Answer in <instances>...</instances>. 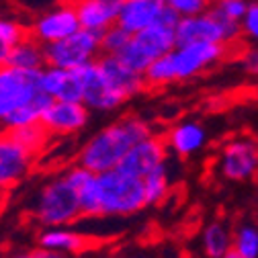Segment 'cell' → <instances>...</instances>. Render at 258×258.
I'll list each match as a JSON object with an SVG mask.
<instances>
[{
	"mask_svg": "<svg viewBox=\"0 0 258 258\" xmlns=\"http://www.w3.org/2000/svg\"><path fill=\"white\" fill-rule=\"evenodd\" d=\"M152 134V127L136 117H123L109 127L96 132L78 152V166L92 174H105L117 170L123 158L129 154L136 144L148 140Z\"/></svg>",
	"mask_w": 258,
	"mask_h": 258,
	"instance_id": "cell-1",
	"label": "cell"
},
{
	"mask_svg": "<svg viewBox=\"0 0 258 258\" xmlns=\"http://www.w3.org/2000/svg\"><path fill=\"white\" fill-rule=\"evenodd\" d=\"M31 217L43 230L47 228H66L82 217L78 188L66 172L45 180L31 203Z\"/></svg>",
	"mask_w": 258,
	"mask_h": 258,
	"instance_id": "cell-2",
	"label": "cell"
},
{
	"mask_svg": "<svg viewBox=\"0 0 258 258\" xmlns=\"http://www.w3.org/2000/svg\"><path fill=\"white\" fill-rule=\"evenodd\" d=\"M96 186H99L101 217H127L148 205L144 180L129 176L119 168L105 174H96Z\"/></svg>",
	"mask_w": 258,
	"mask_h": 258,
	"instance_id": "cell-3",
	"label": "cell"
},
{
	"mask_svg": "<svg viewBox=\"0 0 258 258\" xmlns=\"http://www.w3.org/2000/svg\"><path fill=\"white\" fill-rule=\"evenodd\" d=\"M101 53V35L92 33V31L80 29L72 37L57 41L53 45L45 47V61L51 68H61V70H78L82 66L96 61Z\"/></svg>",
	"mask_w": 258,
	"mask_h": 258,
	"instance_id": "cell-4",
	"label": "cell"
},
{
	"mask_svg": "<svg viewBox=\"0 0 258 258\" xmlns=\"http://www.w3.org/2000/svg\"><path fill=\"white\" fill-rule=\"evenodd\" d=\"M39 78L41 72H23L11 66L0 68V127L41 92Z\"/></svg>",
	"mask_w": 258,
	"mask_h": 258,
	"instance_id": "cell-5",
	"label": "cell"
},
{
	"mask_svg": "<svg viewBox=\"0 0 258 258\" xmlns=\"http://www.w3.org/2000/svg\"><path fill=\"white\" fill-rule=\"evenodd\" d=\"M27 29H29L31 39H35L37 43L47 47V45H53L57 41L72 37L82 27H80L74 3H66V5H57V7H51L39 13L33 19V23L27 25Z\"/></svg>",
	"mask_w": 258,
	"mask_h": 258,
	"instance_id": "cell-6",
	"label": "cell"
},
{
	"mask_svg": "<svg viewBox=\"0 0 258 258\" xmlns=\"http://www.w3.org/2000/svg\"><path fill=\"white\" fill-rule=\"evenodd\" d=\"M37 158L29 152L11 132L0 129V192L19 186L33 170Z\"/></svg>",
	"mask_w": 258,
	"mask_h": 258,
	"instance_id": "cell-7",
	"label": "cell"
},
{
	"mask_svg": "<svg viewBox=\"0 0 258 258\" xmlns=\"http://www.w3.org/2000/svg\"><path fill=\"white\" fill-rule=\"evenodd\" d=\"M221 176L242 182L256 174L258 170V144L248 138H236L223 148L219 158Z\"/></svg>",
	"mask_w": 258,
	"mask_h": 258,
	"instance_id": "cell-8",
	"label": "cell"
},
{
	"mask_svg": "<svg viewBox=\"0 0 258 258\" xmlns=\"http://www.w3.org/2000/svg\"><path fill=\"white\" fill-rule=\"evenodd\" d=\"M74 72L82 84V105L88 111H113L125 103L123 96H119L109 86V82L101 74L99 66H96V61L82 66Z\"/></svg>",
	"mask_w": 258,
	"mask_h": 258,
	"instance_id": "cell-9",
	"label": "cell"
},
{
	"mask_svg": "<svg viewBox=\"0 0 258 258\" xmlns=\"http://www.w3.org/2000/svg\"><path fill=\"white\" fill-rule=\"evenodd\" d=\"M90 111L82 103H61L51 101L41 117V127L49 138H66L74 136L86 127Z\"/></svg>",
	"mask_w": 258,
	"mask_h": 258,
	"instance_id": "cell-10",
	"label": "cell"
},
{
	"mask_svg": "<svg viewBox=\"0 0 258 258\" xmlns=\"http://www.w3.org/2000/svg\"><path fill=\"white\" fill-rule=\"evenodd\" d=\"M166 164V142L156 136L136 144L119 164V170L144 180L150 172Z\"/></svg>",
	"mask_w": 258,
	"mask_h": 258,
	"instance_id": "cell-11",
	"label": "cell"
},
{
	"mask_svg": "<svg viewBox=\"0 0 258 258\" xmlns=\"http://www.w3.org/2000/svg\"><path fill=\"white\" fill-rule=\"evenodd\" d=\"M225 53L223 45H211V43H197V45H184L176 47L170 53V61L176 74V80L192 78L219 61Z\"/></svg>",
	"mask_w": 258,
	"mask_h": 258,
	"instance_id": "cell-12",
	"label": "cell"
},
{
	"mask_svg": "<svg viewBox=\"0 0 258 258\" xmlns=\"http://www.w3.org/2000/svg\"><path fill=\"white\" fill-rule=\"evenodd\" d=\"M164 7L166 0H123L117 25L134 37L142 31L154 27Z\"/></svg>",
	"mask_w": 258,
	"mask_h": 258,
	"instance_id": "cell-13",
	"label": "cell"
},
{
	"mask_svg": "<svg viewBox=\"0 0 258 258\" xmlns=\"http://www.w3.org/2000/svg\"><path fill=\"white\" fill-rule=\"evenodd\" d=\"M74 7L80 27L84 31L103 35L107 29L117 25L123 0H82V3H74Z\"/></svg>",
	"mask_w": 258,
	"mask_h": 258,
	"instance_id": "cell-14",
	"label": "cell"
},
{
	"mask_svg": "<svg viewBox=\"0 0 258 258\" xmlns=\"http://www.w3.org/2000/svg\"><path fill=\"white\" fill-rule=\"evenodd\" d=\"M39 88L49 101L82 103V84H80L76 72L45 66L41 70Z\"/></svg>",
	"mask_w": 258,
	"mask_h": 258,
	"instance_id": "cell-15",
	"label": "cell"
},
{
	"mask_svg": "<svg viewBox=\"0 0 258 258\" xmlns=\"http://www.w3.org/2000/svg\"><path fill=\"white\" fill-rule=\"evenodd\" d=\"M96 66H99L101 74L105 76V80L109 82V86L123 99H132V96L140 94L146 88V80L142 74H136L134 70L125 68L121 59L115 55H101L96 59Z\"/></svg>",
	"mask_w": 258,
	"mask_h": 258,
	"instance_id": "cell-16",
	"label": "cell"
},
{
	"mask_svg": "<svg viewBox=\"0 0 258 258\" xmlns=\"http://www.w3.org/2000/svg\"><path fill=\"white\" fill-rule=\"evenodd\" d=\"M37 248L53 254H61V256H76L86 248H90V240L68 228H47L39 232Z\"/></svg>",
	"mask_w": 258,
	"mask_h": 258,
	"instance_id": "cell-17",
	"label": "cell"
},
{
	"mask_svg": "<svg viewBox=\"0 0 258 258\" xmlns=\"http://www.w3.org/2000/svg\"><path fill=\"white\" fill-rule=\"evenodd\" d=\"M207 142L205 127L197 121H182L176 123L166 138V148H170L178 156H190L199 152Z\"/></svg>",
	"mask_w": 258,
	"mask_h": 258,
	"instance_id": "cell-18",
	"label": "cell"
},
{
	"mask_svg": "<svg viewBox=\"0 0 258 258\" xmlns=\"http://www.w3.org/2000/svg\"><path fill=\"white\" fill-rule=\"evenodd\" d=\"M134 41L140 45V49L152 59H160L168 53H172L176 49V33L174 29H166V27H160V25H154L142 33L134 35Z\"/></svg>",
	"mask_w": 258,
	"mask_h": 258,
	"instance_id": "cell-19",
	"label": "cell"
},
{
	"mask_svg": "<svg viewBox=\"0 0 258 258\" xmlns=\"http://www.w3.org/2000/svg\"><path fill=\"white\" fill-rule=\"evenodd\" d=\"M7 66L23 70V72H41L47 66V61H45V47L27 35L13 49Z\"/></svg>",
	"mask_w": 258,
	"mask_h": 258,
	"instance_id": "cell-20",
	"label": "cell"
},
{
	"mask_svg": "<svg viewBox=\"0 0 258 258\" xmlns=\"http://www.w3.org/2000/svg\"><path fill=\"white\" fill-rule=\"evenodd\" d=\"M49 105H51V101L47 99L43 92H39L29 105H25L15 115H11L0 129H3V132H19V129H25V127L39 125L41 123V117H43V113H45V109Z\"/></svg>",
	"mask_w": 258,
	"mask_h": 258,
	"instance_id": "cell-21",
	"label": "cell"
},
{
	"mask_svg": "<svg viewBox=\"0 0 258 258\" xmlns=\"http://www.w3.org/2000/svg\"><path fill=\"white\" fill-rule=\"evenodd\" d=\"M232 248H234V236L225 223L213 221L203 230V252L209 258H223Z\"/></svg>",
	"mask_w": 258,
	"mask_h": 258,
	"instance_id": "cell-22",
	"label": "cell"
},
{
	"mask_svg": "<svg viewBox=\"0 0 258 258\" xmlns=\"http://www.w3.org/2000/svg\"><path fill=\"white\" fill-rule=\"evenodd\" d=\"M29 35L27 25H23L19 19L3 17L0 15V68L7 66L13 49Z\"/></svg>",
	"mask_w": 258,
	"mask_h": 258,
	"instance_id": "cell-23",
	"label": "cell"
},
{
	"mask_svg": "<svg viewBox=\"0 0 258 258\" xmlns=\"http://www.w3.org/2000/svg\"><path fill=\"white\" fill-rule=\"evenodd\" d=\"M168 170H166V164L156 168L154 172H150L146 178H144V192H146V203L148 205H158L162 203L164 197L168 195Z\"/></svg>",
	"mask_w": 258,
	"mask_h": 258,
	"instance_id": "cell-24",
	"label": "cell"
},
{
	"mask_svg": "<svg viewBox=\"0 0 258 258\" xmlns=\"http://www.w3.org/2000/svg\"><path fill=\"white\" fill-rule=\"evenodd\" d=\"M144 80H146V86H164V84L174 82L176 74H174L172 61H170V53L152 61L150 68L144 72Z\"/></svg>",
	"mask_w": 258,
	"mask_h": 258,
	"instance_id": "cell-25",
	"label": "cell"
},
{
	"mask_svg": "<svg viewBox=\"0 0 258 258\" xmlns=\"http://www.w3.org/2000/svg\"><path fill=\"white\" fill-rule=\"evenodd\" d=\"M19 144H23L29 152H33L35 156H41V152L45 150L47 142H49V136L47 132L39 125H33V127H25V129H19V132H11Z\"/></svg>",
	"mask_w": 258,
	"mask_h": 258,
	"instance_id": "cell-26",
	"label": "cell"
},
{
	"mask_svg": "<svg viewBox=\"0 0 258 258\" xmlns=\"http://www.w3.org/2000/svg\"><path fill=\"white\" fill-rule=\"evenodd\" d=\"M234 250L242 258H258V228L240 225L234 234Z\"/></svg>",
	"mask_w": 258,
	"mask_h": 258,
	"instance_id": "cell-27",
	"label": "cell"
},
{
	"mask_svg": "<svg viewBox=\"0 0 258 258\" xmlns=\"http://www.w3.org/2000/svg\"><path fill=\"white\" fill-rule=\"evenodd\" d=\"M129 41H132V35H129L127 31H123L119 25H115V27L107 29L105 33L101 35V53L117 57L127 47Z\"/></svg>",
	"mask_w": 258,
	"mask_h": 258,
	"instance_id": "cell-28",
	"label": "cell"
},
{
	"mask_svg": "<svg viewBox=\"0 0 258 258\" xmlns=\"http://www.w3.org/2000/svg\"><path fill=\"white\" fill-rule=\"evenodd\" d=\"M117 57L121 59V63H123L125 68L134 70L136 74H142V76H144V72L150 68V63H152V59L140 49V45L134 41V37H132V41L127 43V47H125Z\"/></svg>",
	"mask_w": 258,
	"mask_h": 258,
	"instance_id": "cell-29",
	"label": "cell"
},
{
	"mask_svg": "<svg viewBox=\"0 0 258 258\" xmlns=\"http://www.w3.org/2000/svg\"><path fill=\"white\" fill-rule=\"evenodd\" d=\"M166 5H168L180 19L203 15V13L211 7L207 0H166Z\"/></svg>",
	"mask_w": 258,
	"mask_h": 258,
	"instance_id": "cell-30",
	"label": "cell"
},
{
	"mask_svg": "<svg viewBox=\"0 0 258 258\" xmlns=\"http://www.w3.org/2000/svg\"><path fill=\"white\" fill-rule=\"evenodd\" d=\"M248 5L250 3H244V0H219L213 7L223 15L228 17L230 21H236V23H242V19L246 17L248 13Z\"/></svg>",
	"mask_w": 258,
	"mask_h": 258,
	"instance_id": "cell-31",
	"label": "cell"
},
{
	"mask_svg": "<svg viewBox=\"0 0 258 258\" xmlns=\"http://www.w3.org/2000/svg\"><path fill=\"white\" fill-rule=\"evenodd\" d=\"M242 33L258 43V3H250L248 5V13L242 19Z\"/></svg>",
	"mask_w": 258,
	"mask_h": 258,
	"instance_id": "cell-32",
	"label": "cell"
},
{
	"mask_svg": "<svg viewBox=\"0 0 258 258\" xmlns=\"http://www.w3.org/2000/svg\"><path fill=\"white\" fill-rule=\"evenodd\" d=\"M178 23H180V17L166 5L164 7V11L160 13V17H158V23L156 25H160V27H166V29H174L176 31V27H178Z\"/></svg>",
	"mask_w": 258,
	"mask_h": 258,
	"instance_id": "cell-33",
	"label": "cell"
},
{
	"mask_svg": "<svg viewBox=\"0 0 258 258\" xmlns=\"http://www.w3.org/2000/svg\"><path fill=\"white\" fill-rule=\"evenodd\" d=\"M242 66L248 74H254L258 76V47L254 49H248L244 55H242Z\"/></svg>",
	"mask_w": 258,
	"mask_h": 258,
	"instance_id": "cell-34",
	"label": "cell"
},
{
	"mask_svg": "<svg viewBox=\"0 0 258 258\" xmlns=\"http://www.w3.org/2000/svg\"><path fill=\"white\" fill-rule=\"evenodd\" d=\"M31 258H66V256L53 254V252H47V250H41V248H35V250H31Z\"/></svg>",
	"mask_w": 258,
	"mask_h": 258,
	"instance_id": "cell-35",
	"label": "cell"
},
{
	"mask_svg": "<svg viewBox=\"0 0 258 258\" xmlns=\"http://www.w3.org/2000/svg\"><path fill=\"white\" fill-rule=\"evenodd\" d=\"M223 258H242V256H240V254H238V252H236V250H234V248H232V250H230V252H228V254H225V256H223Z\"/></svg>",
	"mask_w": 258,
	"mask_h": 258,
	"instance_id": "cell-36",
	"label": "cell"
},
{
	"mask_svg": "<svg viewBox=\"0 0 258 258\" xmlns=\"http://www.w3.org/2000/svg\"><path fill=\"white\" fill-rule=\"evenodd\" d=\"M13 258H31V250H29V252H19V254H15Z\"/></svg>",
	"mask_w": 258,
	"mask_h": 258,
	"instance_id": "cell-37",
	"label": "cell"
},
{
	"mask_svg": "<svg viewBox=\"0 0 258 258\" xmlns=\"http://www.w3.org/2000/svg\"><path fill=\"white\" fill-rule=\"evenodd\" d=\"M66 258H76V256H66Z\"/></svg>",
	"mask_w": 258,
	"mask_h": 258,
	"instance_id": "cell-38",
	"label": "cell"
},
{
	"mask_svg": "<svg viewBox=\"0 0 258 258\" xmlns=\"http://www.w3.org/2000/svg\"><path fill=\"white\" fill-rule=\"evenodd\" d=\"M0 258H3V250H0Z\"/></svg>",
	"mask_w": 258,
	"mask_h": 258,
	"instance_id": "cell-39",
	"label": "cell"
}]
</instances>
